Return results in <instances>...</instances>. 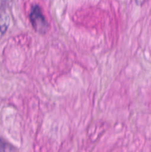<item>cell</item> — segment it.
I'll return each mask as SVG.
<instances>
[{
  "mask_svg": "<svg viewBox=\"0 0 151 152\" xmlns=\"http://www.w3.org/2000/svg\"><path fill=\"white\" fill-rule=\"evenodd\" d=\"M29 18L33 28L37 33L41 34L47 33L49 29V24L41 11V7L38 4H34L32 6Z\"/></svg>",
  "mask_w": 151,
  "mask_h": 152,
  "instance_id": "1",
  "label": "cell"
},
{
  "mask_svg": "<svg viewBox=\"0 0 151 152\" xmlns=\"http://www.w3.org/2000/svg\"><path fill=\"white\" fill-rule=\"evenodd\" d=\"M9 16L4 10H0V31L4 33L9 25Z\"/></svg>",
  "mask_w": 151,
  "mask_h": 152,
  "instance_id": "2",
  "label": "cell"
},
{
  "mask_svg": "<svg viewBox=\"0 0 151 152\" xmlns=\"http://www.w3.org/2000/svg\"><path fill=\"white\" fill-rule=\"evenodd\" d=\"M0 152H18V151L11 144L1 140H0Z\"/></svg>",
  "mask_w": 151,
  "mask_h": 152,
  "instance_id": "3",
  "label": "cell"
}]
</instances>
